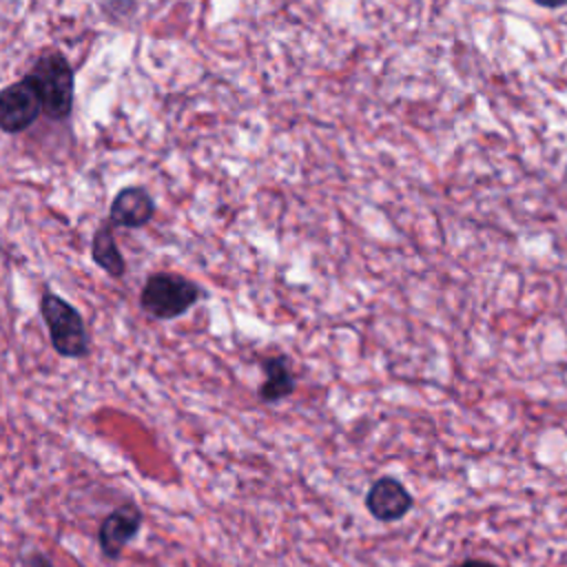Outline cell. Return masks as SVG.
I'll list each match as a JSON object with an SVG mask.
<instances>
[{"label":"cell","instance_id":"obj_2","mask_svg":"<svg viewBox=\"0 0 567 567\" xmlns=\"http://www.w3.org/2000/svg\"><path fill=\"white\" fill-rule=\"evenodd\" d=\"M40 315L49 330L53 350L64 359H84L89 354V332L75 306L60 295L44 290L40 297Z\"/></svg>","mask_w":567,"mask_h":567},{"label":"cell","instance_id":"obj_7","mask_svg":"<svg viewBox=\"0 0 567 567\" xmlns=\"http://www.w3.org/2000/svg\"><path fill=\"white\" fill-rule=\"evenodd\" d=\"M155 215V202L144 186H124L109 208V224L120 228H144Z\"/></svg>","mask_w":567,"mask_h":567},{"label":"cell","instance_id":"obj_5","mask_svg":"<svg viewBox=\"0 0 567 567\" xmlns=\"http://www.w3.org/2000/svg\"><path fill=\"white\" fill-rule=\"evenodd\" d=\"M42 115V104L35 89L22 78L0 89V131L22 133Z\"/></svg>","mask_w":567,"mask_h":567},{"label":"cell","instance_id":"obj_6","mask_svg":"<svg viewBox=\"0 0 567 567\" xmlns=\"http://www.w3.org/2000/svg\"><path fill=\"white\" fill-rule=\"evenodd\" d=\"M412 507V496L401 481L392 476L377 478L365 494V509L383 523L403 518Z\"/></svg>","mask_w":567,"mask_h":567},{"label":"cell","instance_id":"obj_12","mask_svg":"<svg viewBox=\"0 0 567 567\" xmlns=\"http://www.w3.org/2000/svg\"><path fill=\"white\" fill-rule=\"evenodd\" d=\"M534 2L540 4V7H547V9H556V7L567 4V0H534Z\"/></svg>","mask_w":567,"mask_h":567},{"label":"cell","instance_id":"obj_9","mask_svg":"<svg viewBox=\"0 0 567 567\" xmlns=\"http://www.w3.org/2000/svg\"><path fill=\"white\" fill-rule=\"evenodd\" d=\"M91 257L93 261L109 272L111 277H122L126 270L124 257L115 244V237L111 233V226H100L93 233V241H91Z\"/></svg>","mask_w":567,"mask_h":567},{"label":"cell","instance_id":"obj_11","mask_svg":"<svg viewBox=\"0 0 567 567\" xmlns=\"http://www.w3.org/2000/svg\"><path fill=\"white\" fill-rule=\"evenodd\" d=\"M458 567H496L494 563L489 560H481V558H470V560H463Z\"/></svg>","mask_w":567,"mask_h":567},{"label":"cell","instance_id":"obj_8","mask_svg":"<svg viewBox=\"0 0 567 567\" xmlns=\"http://www.w3.org/2000/svg\"><path fill=\"white\" fill-rule=\"evenodd\" d=\"M264 370V381L257 388V396L261 403H279L295 394L297 377L292 372L290 359L286 354H270L259 359Z\"/></svg>","mask_w":567,"mask_h":567},{"label":"cell","instance_id":"obj_1","mask_svg":"<svg viewBox=\"0 0 567 567\" xmlns=\"http://www.w3.org/2000/svg\"><path fill=\"white\" fill-rule=\"evenodd\" d=\"M24 80L35 89L42 113L53 120L62 122L71 115L73 109V91H75V75L73 66L60 51H47L42 53Z\"/></svg>","mask_w":567,"mask_h":567},{"label":"cell","instance_id":"obj_10","mask_svg":"<svg viewBox=\"0 0 567 567\" xmlns=\"http://www.w3.org/2000/svg\"><path fill=\"white\" fill-rule=\"evenodd\" d=\"M22 567H53V563L44 551L33 549V551L22 556Z\"/></svg>","mask_w":567,"mask_h":567},{"label":"cell","instance_id":"obj_4","mask_svg":"<svg viewBox=\"0 0 567 567\" xmlns=\"http://www.w3.org/2000/svg\"><path fill=\"white\" fill-rule=\"evenodd\" d=\"M144 514L135 501H126L113 507L97 527V547L106 560H117L124 547L142 529Z\"/></svg>","mask_w":567,"mask_h":567},{"label":"cell","instance_id":"obj_3","mask_svg":"<svg viewBox=\"0 0 567 567\" xmlns=\"http://www.w3.org/2000/svg\"><path fill=\"white\" fill-rule=\"evenodd\" d=\"M199 297L202 290L195 281L175 272H155L142 286L140 306L153 319L168 321L186 315Z\"/></svg>","mask_w":567,"mask_h":567}]
</instances>
